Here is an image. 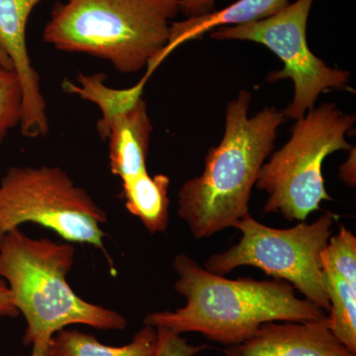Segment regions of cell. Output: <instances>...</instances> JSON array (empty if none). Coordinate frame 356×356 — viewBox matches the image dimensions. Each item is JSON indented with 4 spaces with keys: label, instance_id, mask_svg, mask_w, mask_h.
Wrapping results in <instances>:
<instances>
[{
    "label": "cell",
    "instance_id": "obj_1",
    "mask_svg": "<svg viewBox=\"0 0 356 356\" xmlns=\"http://www.w3.org/2000/svg\"><path fill=\"white\" fill-rule=\"evenodd\" d=\"M178 280L175 289L186 304L175 311L154 312L144 324L177 332H198L210 341L231 346L254 336L269 322H305L327 318L325 311L297 297L286 281L228 280L210 273L191 257L173 261Z\"/></svg>",
    "mask_w": 356,
    "mask_h": 356
},
{
    "label": "cell",
    "instance_id": "obj_2",
    "mask_svg": "<svg viewBox=\"0 0 356 356\" xmlns=\"http://www.w3.org/2000/svg\"><path fill=\"white\" fill-rule=\"evenodd\" d=\"M250 102V92L242 90L229 102L221 143L208 152L202 175L178 193V216L197 240L233 228L250 213L252 187L287 119L284 110L273 107L248 117Z\"/></svg>",
    "mask_w": 356,
    "mask_h": 356
},
{
    "label": "cell",
    "instance_id": "obj_3",
    "mask_svg": "<svg viewBox=\"0 0 356 356\" xmlns=\"http://www.w3.org/2000/svg\"><path fill=\"white\" fill-rule=\"evenodd\" d=\"M178 0H67L56 3L43 40L58 51L108 60L123 74L159 65Z\"/></svg>",
    "mask_w": 356,
    "mask_h": 356
},
{
    "label": "cell",
    "instance_id": "obj_4",
    "mask_svg": "<svg viewBox=\"0 0 356 356\" xmlns=\"http://www.w3.org/2000/svg\"><path fill=\"white\" fill-rule=\"evenodd\" d=\"M76 248L49 238H32L19 229L0 242V276L6 281L16 308L25 318L24 346L50 341L72 325L121 331L127 320L118 312L89 303L67 280Z\"/></svg>",
    "mask_w": 356,
    "mask_h": 356
},
{
    "label": "cell",
    "instance_id": "obj_5",
    "mask_svg": "<svg viewBox=\"0 0 356 356\" xmlns=\"http://www.w3.org/2000/svg\"><path fill=\"white\" fill-rule=\"evenodd\" d=\"M355 121V115L343 113L334 103L311 108L298 119L291 138L262 165L255 184L268 194L264 212L303 222L323 201L332 200L325 191L323 163L334 152L353 147L346 135Z\"/></svg>",
    "mask_w": 356,
    "mask_h": 356
},
{
    "label": "cell",
    "instance_id": "obj_6",
    "mask_svg": "<svg viewBox=\"0 0 356 356\" xmlns=\"http://www.w3.org/2000/svg\"><path fill=\"white\" fill-rule=\"evenodd\" d=\"M337 217L325 212L313 222H300L289 229L266 226L252 215L234 225L240 241L226 252L211 255L204 268L225 275L240 266H254L274 280L286 281L305 299L329 311L323 281L322 252L332 236Z\"/></svg>",
    "mask_w": 356,
    "mask_h": 356
},
{
    "label": "cell",
    "instance_id": "obj_7",
    "mask_svg": "<svg viewBox=\"0 0 356 356\" xmlns=\"http://www.w3.org/2000/svg\"><path fill=\"white\" fill-rule=\"evenodd\" d=\"M107 214L58 166H13L0 180V242L25 222L55 232L69 243L106 252Z\"/></svg>",
    "mask_w": 356,
    "mask_h": 356
},
{
    "label": "cell",
    "instance_id": "obj_8",
    "mask_svg": "<svg viewBox=\"0 0 356 356\" xmlns=\"http://www.w3.org/2000/svg\"><path fill=\"white\" fill-rule=\"evenodd\" d=\"M315 0H297L280 13L264 19L214 30L211 38L242 40L264 44L284 63V67L271 72L267 81L291 79L295 93L284 109L286 118L298 120L314 108L318 95L331 89H346L350 72L332 69L316 57L307 43V22Z\"/></svg>",
    "mask_w": 356,
    "mask_h": 356
},
{
    "label": "cell",
    "instance_id": "obj_9",
    "mask_svg": "<svg viewBox=\"0 0 356 356\" xmlns=\"http://www.w3.org/2000/svg\"><path fill=\"white\" fill-rule=\"evenodd\" d=\"M42 0H0V64L15 70L23 93L21 134L44 137L50 131L40 76L33 67L26 41L30 15Z\"/></svg>",
    "mask_w": 356,
    "mask_h": 356
},
{
    "label": "cell",
    "instance_id": "obj_10",
    "mask_svg": "<svg viewBox=\"0 0 356 356\" xmlns=\"http://www.w3.org/2000/svg\"><path fill=\"white\" fill-rule=\"evenodd\" d=\"M225 356H356L332 334L327 318L305 322H269Z\"/></svg>",
    "mask_w": 356,
    "mask_h": 356
},
{
    "label": "cell",
    "instance_id": "obj_11",
    "mask_svg": "<svg viewBox=\"0 0 356 356\" xmlns=\"http://www.w3.org/2000/svg\"><path fill=\"white\" fill-rule=\"evenodd\" d=\"M152 131L147 104L143 98L111 122L103 140H108L112 175L123 180L147 172Z\"/></svg>",
    "mask_w": 356,
    "mask_h": 356
},
{
    "label": "cell",
    "instance_id": "obj_12",
    "mask_svg": "<svg viewBox=\"0 0 356 356\" xmlns=\"http://www.w3.org/2000/svg\"><path fill=\"white\" fill-rule=\"evenodd\" d=\"M289 4V0H236L219 11L187 18L172 23L168 46L159 57V64L175 48L185 42L200 39L206 33L227 25H243L254 22L280 13ZM229 27V26H228Z\"/></svg>",
    "mask_w": 356,
    "mask_h": 356
},
{
    "label": "cell",
    "instance_id": "obj_13",
    "mask_svg": "<svg viewBox=\"0 0 356 356\" xmlns=\"http://www.w3.org/2000/svg\"><path fill=\"white\" fill-rule=\"evenodd\" d=\"M147 79L149 77L145 76L133 88L116 89L107 86V76L104 74H86L79 72L76 83L65 79L62 86L65 92L97 105L102 111V118L97 122V131L102 139L104 140L111 122L119 115L132 109L142 99Z\"/></svg>",
    "mask_w": 356,
    "mask_h": 356
},
{
    "label": "cell",
    "instance_id": "obj_14",
    "mask_svg": "<svg viewBox=\"0 0 356 356\" xmlns=\"http://www.w3.org/2000/svg\"><path fill=\"white\" fill-rule=\"evenodd\" d=\"M168 175L151 177L147 172L122 180L124 200L129 212L137 217L149 233L165 232L170 220Z\"/></svg>",
    "mask_w": 356,
    "mask_h": 356
},
{
    "label": "cell",
    "instance_id": "obj_15",
    "mask_svg": "<svg viewBox=\"0 0 356 356\" xmlns=\"http://www.w3.org/2000/svg\"><path fill=\"white\" fill-rule=\"evenodd\" d=\"M156 341V327L147 325L122 346H106L91 334L64 329L51 339L50 356H154Z\"/></svg>",
    "mask_w": 356,
    "mask_h": 356
},
{
    "label": "cell",
    "instance_id": "obj_16",
    "mask_svg": "<svg viewBox=\"0 0 356 356\" xmlns=\"http://www.w3.org/2000/svg\"><path fill=\"white\" fill-rule=\"evenodd\" d=\"M323 281L330 303L327 316L330 330L356 355V288L327 268H323Z\"/></svg>",
    "mask_w": 356,
    "mask_h": 356
},
{
    "label": "cell",
    "instance_id": "obj_17",
    "mask_svg": "<svg viewBox=\"0 0 356 356\" xmlns=\"http://www.w3.org/2000/svg\"><path fill=\"white\" fill-rule=\"evenodd\" d=\"M322 264L356 288V238L353 232L341 226L336 236H331L322 252Z\"/></svg>",
    "mask_w": 356,
    "mask_h": 356
},
{
    "label": "cell",
    "instance_id": "obj_18",
    "mask_svg": "<svg viewBox=\"0 0 356 356\" xmlns=\"http://www.w3.org/2000/svg\"><path fill=\"white\" fill-rule=\"evenodd\" d=\"M23 93L15 70L0 64V146L22 118Z\"/></svg>",
    "mask_w": 356,
    "mask_h": 356
},
{
    "label": "cell",
    "instance_id": "obj_19",
    "mask_svg": "<svg viewBox=\"0 0 356 356\" xmlns=\"http://www.w3.org/2000/svg\"><path fill=\"white\" fill-rule=\"evenodd\" d=\"M158 341L154 356H195L207 350V344L192 346L186 339L165 327H156Z\"/></svg>",
    "mask_w": 356,
    "mask_h": 356
},
{
    "label": "cell",
    "instance_id": "obj_20",
    "mask_svg": "<svg viewBox=\"0 0 356 356\" xmlns=\"http://www.w3.org/2000/svg\"><path fill=\"white\" fill-rule=\"evenodd\" d=\"M216 0H178L180 13L187 18L197 17L215 11Z\"/></svg>",
    "mask_w": 356,
    "mask_h": 356
},
{
    "label": "cell",
    "instance_id": "obj_21",
    "mask_svg": "<svg viewBox=\"0 0 356 356\" xmlns=\"http://www.w3.org/2000/svg\"><path fill=\"white\" fill-rule=\"evenodd\" d=\"M19 315L6 281L0 276V317L16 318Z\"/></svg>",
    "mask_w": 356,
    "mask_h": 356
},
{
    "label": "cell",
    "instance_id": "obj_22",
    "mask_svg": "<svg viewBox=\"0 0 356 356\" xmlns=\"http://www.w3.org/2000/svg\"><path fill=\"white\" fill-rule=\"evenodd\" d=\"M350 151V156H348V161L339 168V177L348 186L355 187L356 184L355 147H351Z\"/></svg>",
    "mask_w": 356,
    "mask_h": 356
},
{
    "label": "cell",
    "instance_id": "obj_23",
    "mask_svg": "<svg viewBox=\"0 0 356 356\" xmlns=\"http://www.w3.org/2000/svg\"><path fill=\"white\" fill-rule=\"evenodd\" d=\"M51 341L33 344L31 356H50Z\"/></svg>",
    "mask_w": 356,
    "mask_h": 356
}]
</instances>
